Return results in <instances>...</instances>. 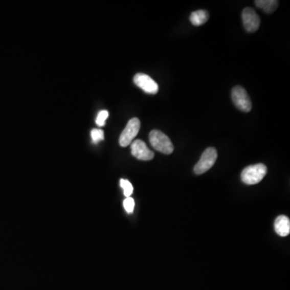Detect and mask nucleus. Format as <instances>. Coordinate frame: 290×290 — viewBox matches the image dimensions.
<instances>
[{
  "instance_id": "obj_9",
  "label": "nucleus",
  "mask_w": 290,
  "mask_h": 290,
  "mask_svg": "<svg viewBox=\"0 0 290 290\" xmlns=\"http://www.w3.org/2000/svg\"><path fill=\"white\" fill-rule=\"evenodd\" d=\"M276 232L281 237H285L290 233V220L285 215H280L274 224Z\"/></svg>"
},
{
  "instance_id": "obj_11",
  "label": "nucleus",
  "mask_w": 290,
  "mask_h": 290,
  "mask_svg": "<svg viewBox=\"0 0 290 290\" xmlns=\"http://www.w3.org/2000/svg\"><path fill=\"white\" fill-rule=\"evenodd\" d=\"M256 7L263 10L265 13L271 14L275 12L279 5L277 0H256L255 1Z\"/></svg>"
},
{
  "instance_id": "obj_3",
  "label": "nucleus",
  "mask_w": 290,
  "mask_h": 290,
  "mask_svg": "<svg viewBox=\"0 0 290 290\" xmlns=\"http://www.w3.org/2000/svg\"><path fill=\"white\" fill-rule=\"evenodd\" d=\"M217 158H218V152L215 148H207L202 154L199 161L194 166L193 169L194 173L197 175L205 173L209 169L212 168L216 161Z\"/></svg>"
},
{
  "instance_id": "obj_15",
  "label": "nucleus",
  "mask_w": 290,
  "mask_h": 290,
  "mask_svg": "<svg viewBox=\"0 0 290 290\" xmlns=\"http://www.w3.org/2000/svg\"><path fill=\"white\" fill-rule=\"evenodd\" d=\"M109 113L107 110H101L99 112V115L97 116L96 123L97 125H99V127H103L105 125V123H106V120L108 117Z\"/></svg>"
},
{
  "instance_id": "obj_7",
  "label": "nucleus",
  "mask_w": 290,
  "mask_h": 290,
  "mask_svg": "<svg viewBox=\"0 0 290 290\" xmlns=\"http://www.w3.org/2000/svg\"><path fill=\"white\" fill-rule=\"evenodd\" d=\"M242 19L247 32H256L260 27V17L252 8H244L242 13Z\"/></svg>"
},
{
  "instance_id": "obj_1",
  "label": "nucleus",
  "mask_w": 290,
  "mask_h": 290,
  "mask_svg": "<svg viewBox=\"0 0 290 290\" xmlns=\"http://www.w3.org/2000/svg\"><path fill=\"white\" fill-rule=\"evenodd\" d=\"M267 167L264 164L249 165L241 173V180L246 185H256L261 182L267 173Z\"/></svg>"
},
{
  "instance_id": "obj_10",
  "label": "nucleus",
  "mask_w": 290,
  "mask_h": 290,
  "mask_svg": "<svg viewBox=\"0 0 290 290\" xmlns=\"http://www.w3.org/2000/svg\"><path fill=\"white\" fill-rule=\"evenodd\" d=\"M209 13L206 10H197L190 15V20L194 26H201L208 20Z\"/></svg>"
},
{
  "instance_id": "obj_12",
  "label": "nucleus",
  "mask_w": 290,
  "mask_h": 290,
  "mask_svg": "<svg viewBox=\"0 0 290 290\" xmlns=\"http://www.w3.org/2000/svg\"><path fill=\"white\" fill-rule=\"evenodd\" d=\"M120 186L123 190V194L126 197H131L133 193V186L131 184V182L126 179H121L120 180Z\"/></svg>"
},
{
  "instance_id": "obj_2",
  "label": "nucleus",
  "mask_w": 290,
  "mask_h": 290,
  "mask_svg": "<svg viewBox=\"0 0 290 290\" xmlns=\"http://www.w3.org/2000/svg\"><path fill=\"white\" fill-rule=\"evenodd\" d=\"M149 142L154 149L166 155L172 153L174 149L170 139L159 130H152L150 132Z\"/></svg>"
},
{
  "instance_id": "obj_4",
  "label": "nucleus",
  "mask_w": 290,
  "mask_h": 290,
  "mask_svg": "<svg viewBox=\"0 0 290 290\" xmlns=\"http://www.w3.org/2000/svg\"><path fill=\"white\" fill-rule=\"evenodd\" d=\"M141 129V121L137 118H132L129 120L125 128L122 131L120 137V146L127 147L133 142V140L138 135Z\"/></svg>"
},
{
  "instance_id": "obj_14",
  "label": "nucleus",
  "mask_w": 290,
  "mask_h": 290,
  "mask_svg": "<svg viewBox=\"0 0 290 290\" xmlns=\"http://www.w3.org/2000/svg\"><path fill=\"white\" fill-rule=\"evenodd\" d=\"M123 207L128 214L133 213L134 207H135V201L132 197H126V199L123 201Z\"/></svg>"
},
{
  "instance_id": "obj_8",
  "label": "nucleus",
  "mask_w": 290,
  "mask_h": 290,
  "mask_svg": "<svg viewBox=\"0 0 290 290\" xmlns=\"http://www.w3.org/2000/svg\"><path fill=\"white\" fill-rule=\"evenodd\" d=\"M131 154L141 161H151L153 159L154 153L141 140H137L131 144Z\"/></svg>"
},
{
  "instance_id": "obj_13",
  "label": "nucleus",
  "mask_w": 290,
  "mask_h": 290,
  "mask_svg": "<svg viewBox=\"0 0 290 290\" xmlns=\"http://www.w3.org/2000/svg\"><path fill=\"white\" fill-rule=\"evenodd\" d=\"M91 138L94 144H98L104 140V132L101 129H93L91 131Z\"/></svg>"
},
{
  "instance_id": "obj_6",
  "label": "nucleus",
  "mask_w": 290,
  "mask_h": 290,
  "mask_svg": "<svg viewBox=\"0 0 290 290\" xmlns=\"http://www.w3.org/2000/svg\"><path fill=\"white\" fill-rule=\"evenodd\" d=\"M134 83L141 90L151 95H155L159 91L158 84L145 74H137L134 77Z\"/></svg>"
},
{
  "instance_id": "obj_5",
  "label": "nucleus",
  "mask_w": 290,
  "mask_h": 290,
  "mask_svg": "<svg viewBox=\"0 0 290 290\" xmlns=\"http://www.w3.org/2000/svg\"><path fill=\"white\" fill-rule=\"evenodd\" d=\"M232 99L234 104L239 110L243 112H249L252 110V102L244 88L235 86L232 89Z\"/></svg>"
}]
</instances>
